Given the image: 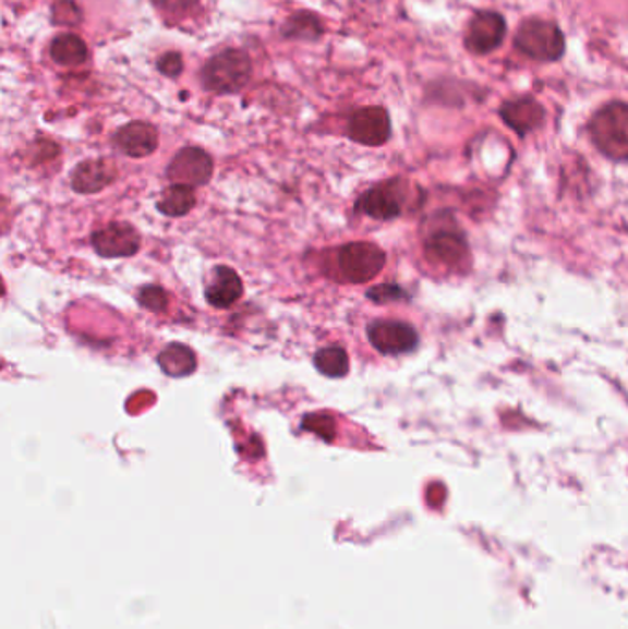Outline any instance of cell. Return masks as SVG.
I'll return each instance as SVG.
<instances>
[{
	"label": "cell",
	"instance_id": "19",
	"mask_svg": "<svg viewBox=\"0 0 628 629\" xmlns=\"http://www.w3.org/2000/svg\"><path fill=\"white\" fill-rule=\"evenodd\" d=\"M159 365L168 376H190L196 371V355L184 344H170L165 352L160 353Z\"/></svg>",
	"mask_w": 628,
	"mask_h": 629
},
{
	"label": "cell",
	"instance_id": "10",
	"mask_svg": "<svg viewBox=\"0 0 628 629\" xmlns=\"http://www.w3.org/2000/svg\"><path fill=\"white\" fill-rule=\"evenodd\" d=\"M402 208L403 184L398 181L378 184L365 192L362 199L358 201V210L379 221L398 218L402 214Z\"/></svg>",
	"mask_w": 628,
	"mask_h": 629
},
{
	"label": "cell",
	"instance_id": "11",
	"mask_svg": "<svg viewBox=\"0 0 628 629\" xmlns=\"http://www.w3.org/2000/svg\"><path fill=\"white\" fill-rule=\"evenodd\" d=\"M499 117L516 135L526 136L542 128L545 122V109L533 96H518L502 104Z\"/></svg>",
	"mask_w": 628,
	"mask_h": 629
},
{
	"label": "cell",
	"instance_id": "18",
	"mask_svg": "<svg viewBox=\"0 0 628 629\" xmlns=\"http://www.w3.org/2000/svg\"><path fill=\"white\" fill-rule=\"evenodd\" d=\"M160 213L168 218H183L196 206V194L192 186L186 184H172L170 189L165 190L159 201Z\"/></svg>",
	"mask_w": 628,
	"mask_h": 629
},
{
	"label": "cell",
	"instance_id": "26",
	"mask_svg": "<svg viewBox=\"0 0 628 629\" xmlns=\"http://www.w3.org/2000/svg\"><path fill=\"white\" fill-rule=\"evenodd\" d=\"M200 0H152L159 12L167 13V15H181L197 7Z\"/></svg>",
	"mask_w": 628,
	"mask_h": 629
},
{
	"label": "cell",
	"instance_id": "14",
	"mask_svg": "<svg viewBox=\"0 0 628 629\" xmlns=\"http://www.w3.org/2000/svg\"><path fill=\"white\" fill-rule=\"evenodd\" d=\"M117 179L113 162L104 159L84 160L72 173V189L80 194H96Z\"/></svg>",
	"mask_w": 628,
	"mask_h": 629
},
{
	"label": "cell",
	"instance_id": "9",
	"mask_svg": "<svg viewBox=\"0 0 628 629\" xmlns=\"http://www.w3.org/2000/svg\"><path fill=\"white\" fill-rule=\"evenodd\" d=\"M93 247L104 258H130L141 249V234L124 221L109 223L93 234Z\"/></svg>",
	"mask_w": 628,
	"mask_h": 629
},
{
	"label": "cell",
	"instance_id": "15",
	"mask_svg": "<svg viewBox=\"0 0 628 629\" xmlns=\"http://www.w3.org/2000/svg\"><path fill=\"white\" fill-rule=\"evenodd\" d=\"M243 294L242 278L238 277V273L227 265L216 267L214 269V277L207 286L205 297H207L208 304L218 310H227L232 304H237Z\"/></svg>",
	"mask_w": 628,
	"mask_h": 629
},
{
	"label": "cell",
	"instance_id": "22",
	"mask_svg": "<svg viewBox=\"0 0 628 629\" xmlns=\"http://www.w3.org/2000/svg\"><path fill=\"white\" fill-rule=\"evenodd\" d=\"M303 430L319 436L321 440L333 441L336 438V420L325 412L306 414L303 420Z\"/></svg>",
	"mask_w": 628,
	"mask_h": 629
},
{
	"label": "cell",
	"instance_id": "8",
	"mask_svg": "<svg viewBox=\"0 0 628 629\" xmlns=\"http://www.w3.org/2000/svg\"><path fill=\"white\" fill-rule=\"evenodd\" d=\"M367 337L371 344L384 355L408 353L419 344L416 329L400 320H376L369 326Z\"/></svg>",
	"mask_w": 628,
	"mask_h": 629
},
{
	"label": "cell",
	"instance_id": "5",
	"mask_svg": "<svg viewBox=\"0 0 628 629\" xmlns=\"http://www.w3.org/2000/svg\"><path fill=\"white\" fill-rule=\"evenodd\" d=\"M507 37V21L494 10H480L470 17L462 45L472 56H488L504 45Z\"/></svg>",
	"mask_w": 628,
	"mask_h": 629
},
{
	"label": "cell",
	"instance_id": "6",
	"mask_svg": "<svg viewBox=\"0 0 628 629\" xmlns=\"http://www.w3.org/2000/svg\"><path fill=\"white\" fill-rule=\"evenodd\" d=\"M350 141L363 146H384L391 138V118L384 107H362L352 112L347 124Z\"/></svg>",
	"mask_w": 628,
	"mask_h": 629
},
{
	"label": "cell",
	"instance_id": "3",
	"mask_svg": "<svg viewBox=\"0 0 628 629\" xmlns=\"http://www.w3.org/2000/svg\"><path fill=\"white\" fill-rule=\"evenodd\" d=\"M253 74L251 58L243 50L227 48L208 59L202 71L203 87L216 95L240 93Z\"/></svg>",
	"mask_w": 628,
	"mask_h": 629
},
{
	"label": "cell",
	"instance_id": "17",
	"mask_svg": "<svg viewBox=\"0 0 628 629\" xmlns=\"http://www.w3.org/2000/svg\"><path fill=\"white\" fill-rule=\"evenodd\" d=\"M50 56L58 65H84L89 58V48L76 34H61L50 45Z\"/></svg>",
	"mask_w": 628,
	"mask_h": 629
},
{
	"label": "cell",
	"instance_id": "13",
	"mask_svg": "<svg viewBox=\"0 0 628 629\" xmlns=\"http://www.w3.org/2000/svg\"><path fill=\"white\" fill-rule=\"evenodd\" d=\"M114 142L122 154L133 159H144L154 154L159 146V133L148 122H130L120 128L114 135Z\"/></svg>",
	"mask_w": 628,
	"mask_h": 629
},
{
	"label": "cell",
	"instance_id": "2",
	"mask_svg": "<svg viewBox=\"0 0 628 629\" xmlns=\"http://www.w3.org/2000/svg\"><path fill=\"white\" fill-rule=\"evenodd\" d=\"M512 41L516 50L522 56L542 63L560 61L566 53V36L563 28L545 19H523L522 23L518 24Z\"/></svg>",
	"mask_w": 628,
	"mask_h": 629
},
{
	"label": "cell",
	"instance_id": "12",
	"mask_svg": "<svg viewBox=\"0 0 628 629\" xmlns=\"http://www.w3.org/2000/svg\"><path fill=\"white\" fill-rule=\"evenodd\" d=\"M424 253L432 264L445 265L446 269H457L469 258V243L464 235L456 230H439L427 238Z\"/></svg>",
	"mask_w": 628,
	"mask_h": 629
},
{
	"label": "cell",
	"instance_id": "25",
	"mask_svg": "<svg viewBox=\"0 0 628 629\" xmlns=\"http://www.w3.org/2000/svg\"><path fill=\"white\" fill-rule=\"evenodd\" d=\"M367 297L376 304H386V302L400 301L406 297V293L395 283H386V286L369 289Z\"/></svg>",
	"mask_w": 628,
	"mask_h": 629
},
{
	"label": "cell",
	"instance_id": "1",
	"mask_svg": "<svg viewBox=\"0 0 628 629\" xmlns=\"http://www.w3.org/2000/svg\"><path fill=\"white\" fill-rule=\"evenodd\" d=\"M588 135L601 154L617 162L628 160V101H608L593 112Z\"/></svg>",
	"mask_w": 628,
	"mask_h": 629
},
{
	"label": "cell",
	"instance_id": "7",
	"mask_svg": "<svg viewBox=\"0 0 628 629\" xmlns=\"http://www.w3.org/2000/svg\"><path fill=\"white\" fill-rule=\"evenodd\" d=\"M213 157L202 147H183L168 166L167 176L173 184L203 186L213 177Z\"/></svg>",
	"mask_w": 628,
	"mask_h": 629
},
{
	"label": "cell",
	"instance_id": "4",
	"mask_svg": "<svg viewBox=\"0 0 628 629\" xmlns=\"http://www.w3.org/2000/svg\"><path fill=\"white\" fill-rule=\"evenodd\" d=\"M386 267V253L369 242L349 243L338 251L339 278L350 283H367Z\"/></svg>",
	"mask_w": 628,
	"mask_h": 629
},
{
	"label": "cell",
	"instance_id": "21",
	"mask_svg": "<svg viewBox=\"0 0 628 629\" xmlns=\"http://www.w3.org/2000/svg\"><path fill=\"white\" fill-rule=\"evenodd\" d=\"M50 19H52V24H56V26L76 28V26L84 23V12L74 0H58V2H53Z\"/></svg>",
	"mask_w": 628,
	"mask_h": 629
},
{
	"label": "cell",
	"instance_id": "20",
	"mask_svg": "<svg viewBox=\"0 0 628 629\" xmlns=\"http://www.w3.org/2000/svg\"><path fill=\"white\" fill-rule=\"evenodd\" d=\"M314 363L315 368L321 374H325L326 377H345L349 374V355H347L343 348H323V350L315 353Z\"/></svg>",
	"mask_w": 628,
	"mask_h": 629
},
{
	"label": "cell",
	"instance_id": "24",
	"mask_svg": "<svg viewBox=\"0 0 628 629\" xmlns=\"http://www.w3.org/2000/svg\"><path fill=\"white\" fill-rule=\"evenodd\" d=\"M157 69H159V72L162 74V76H181V72H183L184 69L183 56H181L179 52L162 53V56L159 58V61H157Z\"/></svg>",
	"mask_w": 628,
	"mask_h": 629
},
{
	"label": "cell",
	"instance_id": "16",
	"mask_svg": "<svg viewBox=\"0 0 628 629\" xmlns=\"http://www.w3.org/2000/svg\"><path fill=\"white\" fill-rule=\"evenodd\" d=\"M280 34L285 39L317 41L325 34V24L314 12H297L280 26Z\"/></svg>",
	"mask_w": 628,
	"mask_h": 629
},
{
	"label": "cell",
	"instance_id": "23",
	"mask_svg": "<svg viewBox=\"0 0 628 629\" xmlns=\"http://www.w3.org/2000/svg\"><path fill=\"white\" fill-rule=\"evenodd\" d=\"M138 302H141V306L146 307L149 312H165L168 307V294L162 288L148 286V288H144L138 293Z\"/></svg>",
	"mask_w": 628,
	"mask_h": 629
}]
</instances>
